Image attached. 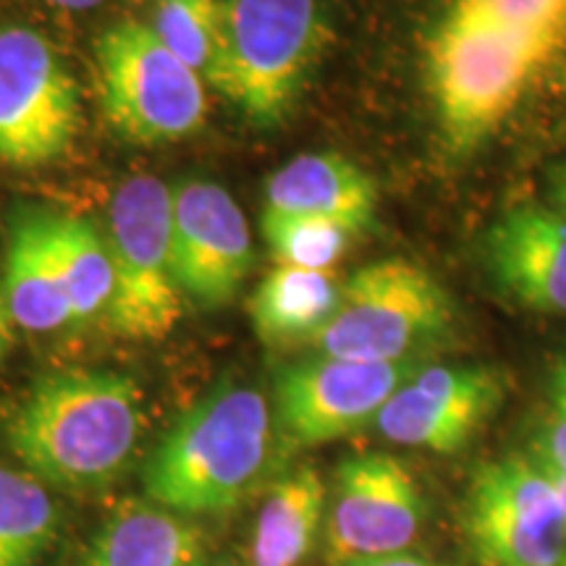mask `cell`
<instances>
[{"label": "cell", "instance_id": "cell-1", "mask_svg": "<svg viewBox=\"0 0 566 566\" xmlns=\"http://www.w3.org/2000/svg\"><path fill=\"white\" fill-rule=\"evenodd\" d=\"M566 63V0H449L424 42L446 111L501 129Z\"/></svg>", "mask_w": 566, "mask_h": 566}, {"label": "cell", "instance_id": "cell-2", "mask_svg": "<svg viewBox=\"0 0 566 566\" xmlns=\"http://www.w3.org/2000/svg\"><path fill=\"white\" fill-rule=\"evenodd\" d=\"M145 424L142 391L129 375L61 370L32 386L3 438L40 483L92 493L116 483L129 467Z\"/></svg>", "mask_w": 566, "mask_h": 566}, {"label": "cell", "instance_id": "cell-3", "mask_svg": "<svg viewBox=\"0 0 566 566\" xmlns=\"http://www.w3.org/2000/svg\"><path fill=\"white\" fill-rule=\"evenodd\" d=\"M273 412L250 386L223 384L195 405L147 459L145 493L181 516L226 514L263 478Z\"/></svg>", "mask_w": 566, "mask_h": 566}, {"label": "cell", "instance_id": "cell-4", "mask_svg": "<svg viewBox=\"0 0 566 566\" xmlns=\"http://www.w3.org/2000/svg\"><path fill=\"white\" fill-rule=\"evenodd\" d=\"M325 40L317 0H223V53L210 87L258 126L286 118Z\"/></svg>", "mask_w": 566, "mask_h": 566}, {"label": "cell", "instance_id": "cell-5", "mask_svg": "<svg viewBox=\"0 0 566 566\" xmlns=\"http://www.w3.org/2000/svg\"><path fill=\"white\" fill-rule=\"evenodd\" d=\"M108 242L116 289L105 317L132 342L171 336L184 315L174 263V189L153 174L126 179L111 197Z\"/></svg>", "mask_w": 566, "mask_h": 566}, {"label": "cell", "instance_id": "cell-6", "mask_svg": "<svg viewBox=\"0 0 566 566\" xmlns=\"http://www.w3.org/2000/svg\"><path fill=\"white\" fill-rule=\"evenodd\" d=\"M451 328V300L412 260L388 258L342 283L336 315L317 334V354L359 363H405Z\"/></svg>", "mask_w": 566, "mask_h": 566}, {"label": "cell", "instance_id": "cell-7", "mask_svg": "<svg viewBox=\"0 0 566 566\" xmlns=\"http://www.w3.org/2000/svg\"><path fill=\"white\" fill-rule=\"evenodd\" d=\"M103 111L134 145H168L208 122V84L163 45L150 24L118 21L95 42Z\"/></svg>", "mask_w": 566, "mask_h": 566}, {"label": "cell", "instance_id": "cell-8", "mask_svg": "<svg viewBox=\"0 0 566 566\" xmlns=\"http://www.w3.org/2000/svg\"><path fill=\"white\" fill-rule=\"evenodd\" d=\"M80 118V87L53 42L32 27H0V166H51Z\"/></svg>", "mask_w": 566, "mask_h": 566}, {"label": "cell", "instance_id": "cell-9", "mask_svg": "<svg viewBox=\"0 0 566 566\" xmlns=\"http://www.w3.org/2000/svg\"><path fill=\"white\" fill-rule=\"evenodd\" d=\"M464 530L483 566H566V516L535 459L506 457L472 475Z\"/></svg>", "mask_w": 566, "mask_h": 566}, {"label": "cell", "instance_id": "cell-10", "mask_svg": "<svg viewBox=\"0 0 566 566\" xmlns=\"http://www.w3.org/2000/svg\"><path fill=\"white\" fill-rule=\"evenodd\" d=\"M420 359L359 363L317 354L275 375V422L292 446L310 449L346 438L378 420Z\"/></svg>", "mask_w": 566, "mask_h": 566}, {"label": "cell", "instance_id": "cell-11", "mask_svg": "<svg viewBox=\"0 0 566 566\" xmlns=\"http://www.w3.org/2000/svg\"><path fill=\"white\" fill-rule=\"evenodd\" d=\"M424 499L412 470L391 454H359L336 470L334 504L325 522V562L405 554L420 535Z\"/></svg>", "mask_w": 566, "mask_h": 566}, {"label": "cell", "instance_id": "cell-12", "mask_svg": "<svg viewBox=\"0 0 566 566\" xmlns=\"http://www.w3.org/2000/svg\"><path fill=\"white\" fill-rule=\"evenodd\" d=\"M504 375L493 367H422L391 396L375 424L399 446L454 454L504 405Z\"/></svg>", "mask_w": 566, "mask_h": 566}, {"label": "cell", "instance_id": "cell-13", "mask_svg": "<svg viewBox=\"0 0 566 566\" xmlns=\"http://www.w3.org/2000/svg\"><path fill=\"white\" fill-rule=\"evenodd\" d=\"M174 263L181 292L205 307L233 302L254 263L242 208L212 181L174 189Z\"/></svg>", "mask_w": 566, "mask_h": 566}, {"label": "cell", "instance_id": "cell-14", "mask_svg": "<svg viewBox=\"0 0 566 566\" xmlns=\"http://www.w3.org/2000/svg\"><path fill=\"white\" fill-rule=\"evenodd\" d=\"M485 265L501 294L541 315H566V216L562 210H509L488 231Z\"/></svg>", "mask_w": 566, "mask_h": 566}, {"label": "cell", "instance_id": "cell-15", "mask_svg": "<svg viewBox=\"0 0 566 566\" xmlns=\"http://www.w3.org/2000/svg\"><path fill=\"white\" fill-rule=\"evenodd\" d=\"M265 210L325 218L359 233L375 221L378 189L344 155L304 153L268 179Z\"/></svg>", "mask_w": 566, "mask_h": 566}, {"label": "cell", "instance_id": "cell-16", "mask_svg": "<svg viewBox=\"0 0 566 566\" xmlns=\"http://www.w3.org/2000/svg\"><path fill=\"white\" fill-rule=\"evenodd\" d=\"M53 212L24 210L9 226L3 283L11 315L30 334H51L74 323L51 233Z\"/></svg>", "mask_w": 566, "mask_h": 566}, {"label": "cell", "instance_id": "cell-17", "mask_svg": "<svg viewBox=\"0 0 566 566\" xmlns=\"http://www.w3.org/2000/svg\"><path fill=\"white\" fill-rule=\"evenodd\" d=\"M202 533L153 501H124L92 537L82 566H195Z\"/></svg>", "mask_w": 566, "mask_h": 566}, {"label": "cell", "instance_id": "cell-18", "mask_svg": "<svg viewBox=\"0 0 566 566\" xmlns=\"http://www.w3.org/2000/svg\"><path fill=\"white\" fill-rule=\"evenodd\" d=\"M342 283L331 271L279 265L260 281L250 300L254 334L268 346L313 344L336 315Z\"/></svg>", "mask_w": 566, "mask_h": 566}, {"label": "cell", "instance_id": "cell-19", "mask_svg": "<svg viewBox=\"0 0 566 566\" xmlns=\"http://www.w3.org/2000/svg\"><path fill=\"white\" fill-rule=\"evenodd\" d=\"M325 506L328 491L315 467L283 475L254 520L250 566H302L321 535Z\"/></svg>", "mask_w": 566, "mask_h": 566}, {"label": "cell", "instance_id": "cell-20", "mask_svg": "<svg viewBox=\"0 0 566 566\" xmlns=\"http://www.w3.org/2000/svg\"><path fill=\"white\" fill-rule=\"evenodd\" d=\"M61 537V509L32 472L0 464V566H38Z\"/></svg>", "mask_w": 566, "mask_h": 566}, {"label": "cell", "instance_id": "cell-21", "mask_svg": "<svg viewBox=\"0 0 566 566\" xmlns=\"http://www.w3.org/2000/svg\"><path fill=\"white\" fill-rule=\"evenodd\" d=\"M53 250L59 260L63 286H66L74 323H87L108 313L116 271L105 233L87 218L55 216L51 218Z\"/></svg>", "mask_w": 566, "mask_h": 566}, {"label": "cell", "instance_id": "cell-22", "mask_svg": "<svg viewBox=\"0 0 566 566\" xmlns=\"http://www.w3.org/2000/svg\"><path fill=\"white\" fill-rule=\"evenodd\" d=\"M153 32L205 84L223 53V0H155Z\"/></svg>", "mask_w": 566, "mask_h": 566}, {"label": "cell", "instance_id": "cell-23", "mask_svg": "<svg viewBox=\"0 0 566 566\" xmlns=\"http://www.w3.org/2000/svg\"><path fill=\"white\" fill-rule=\"evenodd\" d=\"M260 231L279 265L331 271L349 247L354 231L336 221L265 210Z\"/></svg>", "mask_w": 566, "mask_h": 566}, {"label": "cell", "instance_id": "cell-24", "mask_svg": "<svg viewBox=\"0 0 566 566\" xmlns=\"http://www.w3.org/2000/svg\"><path fill=\"white\" fill-rule=\"evenodd\" d=\"M13 346H17V321L11 315L9 294H6L3 275H0V367L6 365Z\"/></svg>", "mask_w": 566, "mask_h": 566}, {"label": "cell", "instance_id": "cell-25", "mask_svg": "<svg viewBox=\"0 0 566 566\" xmlns=\"http://www.w3.org/2000/svg\"><path fill=\"white\" fill-rule=\"evenodd\" d=\"M346 566H438V564L430 562V558L409 554V551H405V554L363 558V562H352V564H346Z\"/></svg>", "mask_w": 566, "mask_h": 566}, {"label": "cell", "instance_id": "cell-26", "mask_svg": "<svg viewBox=\"0 0 566 566\" xmlns=\"http://www.w3.org/2000/svg\"><path fill=\"white\" fill-rule=\"evenodd\" d=\"M551 195H554L556 210H562L566 216V163L551 174Z\"/></svg>", "mask_w": 566, "mask_h": 566}, {"label": "cell", "instance_id": "cell-27", "mask_svg": "<svg viewBox=\"0 0 566 566\" xmlns=\"http://www.w3.org/2000/svg\"><path fill=\"white\" fill-rule=\"evenodd\" d=\"M51 6H59V9H66V11H90L95 9V6H101L103 0H48Z\"/></svg>", "mask_w": 566, "mask_h": 566}, {"label": "cell", "instance_id": "cell-28", "mask_svg": "<svg viewBox=\"0 0 566 566\" xmlns=\"http://www.w3.org/2000/svg\"><path fill=\"white\" fill-rule=\"evenodd\" d=\"M543 470H546V467H543ZM546 472L551 475V480H554L558 501H562V509H564V516H566V475H558V472H551V470H546Z\"/></svg>", "mask_w": 566, "mask_h": 566}, {"label": "cell", "instance_id": "cell-29", "mask_svg": "<svg viewBox=\"0 0 566 566\" xmlns=\"http://www.w3.org/2000/svg\"><path fill=\"white\" fill-rule=\"evenodd\" d=\"M216 566H250V562H239V558L229 556V558H221Z\"/></svg>", "mask_w": 566, "mask_h": 566}, {"label": "cell", "instance_id": "cell-30", "mask_svg": "<svg viewBox=\"0 0 566 566\" xmlns=\"http://www.w3.org/2000/svg\"><path fill=\"white\" fill-rule=\"evenodd\" d=\"M195 566H210V564H202V562H200V564H195Z\"/></svg>", "mask_w": 566, "mask_h": 566}]
</instances>
